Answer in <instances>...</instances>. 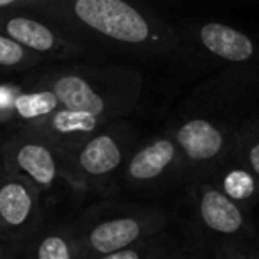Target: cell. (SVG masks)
Returning <instances> with one entry per match:
<instances>
[{
	"label": "cell",
	"mask_w": 259,
	"mask_h": 259,
	"mask_svg": "<svg viewBox=\"0 0 259 259\" xmlns=\"http://www.w3.org/2000/svg\"><path fill=\"white\" fill-rule=\"evenodd\" d=\"M176 61L195 69H219L229 64L259 61V43L243 30L220 22L178 25Z\"/></svg>",
	"instance_id": "ba28073f"
},
{
	"label": "cell",
	"mask_w": 259,
	"mask_h": 259,
	"mask_svg": "<svg viewBox=\"0 0 259 259\" xmlns=\"http://www.w3.org/2000/svg\"><path fill=\"white\" fill-rule=\"evenodd\" d=\"M34 75L57 96L61 107L29 128L50 139L61 151L98 128L134 115L144 94V76L126 64L48 62Z\"/></svg>",
	"instance_id": "6da1fadb"
},
{
	"label": "cell",
	"mask_w": 259,
	"mask_h": 259,
	"mask_svg": "<svg viewBox=\"0 0 259 259\" xmlns=\"http://www.w3.org/2000/svg\"><path fill=\"white\" fill-rule=\"evenodd\" d=\"M255 220H257V229H259V217H257V219H255Z\"/></svg>",
	"instance_id": "44dd1931"
},
{
	"label": "cell",
	"mask_w": 259,
	"mask_h": 259,
	"mask_svg": "<svg viewBox=\"0 0 259 259\" xmlns=\"http://www.w3.org/2000/svg\"><path fill=\"white\" fill-rule=\"evenodd\" d=\"M45 64L48 62L43 57L27 50L8 34L0 32V73L23 75V73L34 71Z\"/></svg>",
	"instance_id": "2e32d148"
},
{
	"label": "cell",
	"mask_w": 259,
	"mask_h": 259,
	"mask_svg": "<svg viewBox=\"0 0 259 259\" xmlns=\"http://www.w3.org/2000/svg\"><path fill=\"white\" fill-rule=\"evenodd\" d=\"M0 32L8 34L47 62L78 61L93 52L82 37L57 20L29 8L0 11Z\"/></svg>",
	"instance_id": "9c48e42d"
},
{
	"label": "cell",
	"mask_w": 259,
	"mask_h": 259,
	"mask_svg": "<svg viewBox=\"0 0 259 259\" xmlns=\"http://www.w3.org/2000/svg\"><path fill=\"white\" fill-rule=\"evenodd\" d=\"M107 259H194L178 215L170 226L110 254Z\"/></svg>",
	"instance_id": "5bb4252c"
},
{
	"label": "cell",
	"mask_w": 259,
	"mask_h": 259,
	"mask_svg": "<svg viewBox=\"0 0 259 259\" xmlns=\"http://www.w3.org/2000/svg\"><path fill=\"white\" fill-rule=\"evenodd\" d=\"M20 257L25 259H82L76 220H54L48 222L47 217L34 234L23 243Z\"/></svg>",
	"instance_id": "4fadbf2b"
},
{
	"label": "cell",
	"mask_w": 259,
	"mask_h": 259,
	"mask_svg": "<svg viewBox=\"0 0 259 259\" xmlns=\"http://www.w3.org/2000/svg\"><path fill=\"white\" fill-rule=\"evenodd\" d=\"M4 128H0V181L4 180V176L8 174V170H6V163H4V149H2V146H4Z\"/></svg>",
	"instance_id": "ffe728a7"
},
{
	"label": "cell",
	"mask_w": 259,
	"mask_h": 259,
	"mask_svg": "<svg viewBox=\"0 0 259 259\" xmlns=\"http://www.w3.org/2000/svg\"><path fill=\"white\" fill-rule=\"evenodd\" d=\"M233 156L248 167L259 180V107L252 110L238 128Z\"/></svg>",
	"instance_id": "e0dca14e"
},
{
	"label": "cell",
	"mask_w": 259,
	"mask_h": 259,
	"mask_svg": "<svg viewBox=\"0 0 259 259\" xmlns=\"http://www.w3.org/2000/svg\"><path fill=\"white\" fill-rule=\"evenodd\" d=\"M206 176L233 201L254 209L259 206V180L233 155L209 170Z\"/></svg>",
	"instance_id": "9a60e30c"
},
{
	"label": "cell",
	"mask_w": 259,
	"mask_h": 259,
	"mask_svg": "<svg viewBox=\"0 0 259 259\" xmlns=\"http://www.w3.org/2000/svg\"><path fill=\"white\" fill-rule=\"evenodd\" d=\"M61 107L59 100L34 71L0 80V128H18L41 121Z\"/></svg>",
	"instance_id": "7c38bea8"
},
{
	"label": "cell",
	"mask_w": 259,
	"mask_h": 259,
	"mask_svg": "<svg viewBox=\"0 0 259 259\" xmlns=\"http://www.w3.org/2000/svg\"><path fill=\"white\" fill-rule=\"evenodd\" d=\"M183 194L185 215H176L194 259H215L227 245L259 236L254 209L227 197L206 174L188 178Z\"/></svg>",
	"instance_id": "277c9868"
},
{
	"label": "cell",
	"mask_w": 259,
	"mask_h": 259,
	"mask_svg": "<svg viewBox=\"0 0 259 259\" xmlns=\"http://www.w3.org/2000/svg\"><path fill=\"white\" fill-rule=\"evenodd\" d=\"M2 149L6 170L27 178L43 194H50L59 183H66L62 151L36 130L29 126L8 128Z\"/></svg>",
	"instance_id": "30bf717a"
},
{
	"label": "cell",
	"mask_w": 259,
	"mask_h": 259,
	"mask_svg": "<svg viewBox=\"0 0 259 259\" xmlns=\"http://www.w3.org/2000/svg\"><path fill=\"white\" fill-rule=\"evenodd\" d=\"M76 220L82 259H107L110 254L170 226L176 213L165 206L105 199L89 206Z\"/></svg>",
	"instance_id": "5b68a950"
},
{
	"label": "cell",
	"mask_w": 259,
	"mask_h": 259,
	"mask_svg": "<svg viewBox=\"0 0 259 259\" xmlns=\"http://www.w3.org/2000/svg\"><path fill=\"white\" fill-rule=\"evenodd\" d=\"M187 167L172 134L163 128L137 142L119 176V187L142 201H158L176 188H183Z\"/></svg>",
	"instance_id": "52a82bcc"
},
{
	"label": "cell",
	"mask_w": 259,
	"mask_h": 259,
	"mask_svg": "<svg viewBox=\"0 0 259 259\" xmlns=\"http://www.w3.org/2000/svg\"><path fill=\"white\" fill-rule=\"evenodd\" d=\"M257 107L259 61L215 69L187 94L165 126L181 149L187 180L233 155L238 128Z\"/></svg>",
	"instance_id": "7a4b0ae2"
},
{
	"label": "cell",
	"mask_w": 259,
	"mask_h": 259,
	"mask_svg": "<svg viewBox=\"0 0 259 259\" xmlns=\"http://www.w3.org/2000/svg\"><path fill=\"white\" fill-rule=\"evenodd\" d=\"M29 9L82 37L91 48L142 61H176L180 29L137 0H39Z\"/></svg>",
	"instance_id": "3957f363"
},
{
	"label": "cell",
	"mask_w": 259,
	"mask_h": 259,
	"mask_svg": "<svg viewBox=\"0 0 259 259\" xmlns=\"http://www.w3.org/2000/svg\"><path fill=\"white\" fill-rule=\"evenodd\" d=\"M130 117L107 122L62 151L64 180L71 190L105 197L114 194L122 167L139 142V130Z\"/></svg>",
	"instance_id": "8992f818"
},
{
	"label": "cell",
	"mask_w": 259,
	"mask_h": 259,
	"mask_svg": "<svg viewBox=\"0 0 259 259\" xmlns=\"http://www.w3.org/2000/svg\"><path fill=\"white\" fill-rule=\"evenodd\" d=\"M20 247L18 243H15L13 240H9L8 236L0 233V259H16L20 257Z\"/></svg>",
	"instance_id": "ac0fdd59"
},
{
	"label": "cell",
	"mask_w": 259,
	"mask_h": 259,
	"mask_svg": "<svg viewBox=\"0 0 259 259\" xmlns=\"http://www.w3.org/2000/svg\"><path fill=\"white\" fill-rule=\"evenodd\" d=\"M39 0H0V11L6 9H18V8H32Z\"/></svg>",
	"instance_id": "d6986e66"
},
{
	"label": "cell",
	"mask_w": 259,
	"mask_h": 259,
	"mask_svg": "<svg viewBox=\"0 0 259 259\" xmlns=\"http://www.w3.org/2000/svg\"><path fill=\"white\" fill-rule=\"evenodd\" d=\"M43 220V192L27 178L6 174L0 181V233L23 247Z\"/></svg>",
	"instance_id": "8fae6325"
}]
</instances>
